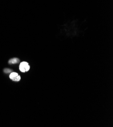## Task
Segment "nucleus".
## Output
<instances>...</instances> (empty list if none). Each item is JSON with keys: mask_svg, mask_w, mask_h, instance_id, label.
Wrapping results in <instances>:
<instances>
[{"mask_svg": "<svg viewBox=\"0 0 113 127\" xmlns=\"http://www.w3.org/2000/svg\"><path fill=\"white\" fill-rule=\"evenodd\" d=\"M19 60L18 58H14L11 59L10 60H9V63H10V64H15V63L19 62Z\"/></svg>", "mask_w": 113, "mask_h": 127, "instance_id": "nucleus-2", "label": "nucleus"}, {"mask_svg": "<svg viewBox=\"0 0 113 127\" xmlns=\"http://www.w3.org/2000/svg\"><path fill=\"white\" fill-rule=\"evenodd\" d=\"M4 72H5V73H7L11 72V70L10 69H5L4 70Z\"/></svg>", "mask_w": 113, "mask_h": 127, "instance_id": "nucleus-5", "label": "nucleus"}, {"mask_svg": "<svg viewBox=\"0 0 113 127\" xmlns=\"http://www.w3.org/2000/svg\"><path fill=\"white\" fill-rule=\"evenodd\" d=\"M30 69V66L29 63L26 61L21 62L19 65V69L21 72L25 73L26 71H28Z\"/></svg>", "mask_w": 113, "mask_h": 127, "instance_id": "nucleus-1", "label": "nucleus"}, {"mask_svg": "<svg viewBox=\"0 0 113 127\" xmlns=\"http://www.w3.org/2000/svg\"><path fill=\"white\" fill-rule=\"evenodd\" d=\"M21 76H19V75H18V76L16 77L15 78H14L12 80H13V81L18 82V81H19L20 80H21Z\"/></svg>", "mask_w": 113, "mask_h": 127, "instance_id": "nucleus-4", "label": "nucleus"}, {"mask_svg": "<svg viewBox=\"0 0 113 127\" xmlns=\"http://www.w3.org/2000/svg\"><path fill=\"white\" fill-rule=\"evenodd\" d=\"M18 75V74L16 73H12L10 74V78L11 79V80H13L14 78H15L16 77H17Z\"/></svg>", "mask_w": 113, "mask_h": 127, "instance_id": "nucleus-3", "label": "nucleus"}]
</instances>
